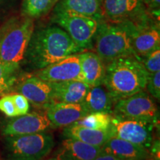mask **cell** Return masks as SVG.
Here are the masks:
<instances>
[{
  "mask_svg": "<svg viewBox=\"0 0 160 160\" xmlns=\"http://www.w3.org/2000/svg\"><path fill=\"white\" fill-rule=\"evenodd\" d=\"M81 52L62 28L52 25L33 31L24 60L31 68L38 71Z\"/></svg>",
  "mask_w": 160,
  "mask_h": 160,
  "instance_id": "1",
  "label": "cell"
},
{
  "mask_svg": "<svg viewBox=\"0 0 160 160\" xmlns=\"http://www.w3.org/2000/svg\"><path fill=\"white\" fill-rule=\"evenodd\" d=\"M149 75L141 61L126 56L106 65L102 85L117 101L145 91Z\"/></svg>",
  "mask_w": 160,
  "mask_h": 160,
  "instance_id": "2",
  "label": "cell"
},
{
  "mask_svg": "<svg viewBox=\"0 0 160 160\" xmlns=\"http://www.w3.org/2000/svg\"><path fill=\"white\" fill-rule=\"evenodd\" d=\"M33 31V19L25 16L10 19L0 28V64L10 74L17 76Z\"/></svg>",
  "mask_w": 160,
  "mask_h": 160,
  "instance_id": "3",
  "label": "cell"
},
{
  "mask_svg": "<svg viewBox=\"0 0 160 160\" xmlns=\"http://www.w3.org/2000/svg\"><path fill=\"white\" fill-rule=\"evenodd\" d=\"M137 25L130 21L112 22L103 19L96 34L93 48L105 65L117 58L133 55L132 38Z\"/></svg>",
  "mask_w": 160,
  "mask_h": 160,
  "instance_id": "4",
  "label": "cell"
},
{
  "mask_svg": "<svg viewBox=\"0 0 160 160\" xmlns=\"http://www.w3.org/2000/svg\"><path fill=\"white\" fill-rule=\"evenodd\" d=\"M53 135L46 132L24 135L5 136V160H44L54 147Z\"/></svg>",
  "mask_w": 160,
  "mask_h": 160,
  "instance_id": "5",
  "label": "cell"
},
{
  "mask_svg": "<svg viewBox=\"0 0 160 160\" xmlns=\"http://www.w3.org/2000/svg\"><path fill=\"white\" fill-rule=\"evenodd\" d=\"M53 12L52 21L62 28L82 51L93 48L96 34L103 19L79 14L59 4Z\"/></svg>",
  "mask_w": 160,
  "mask_h": 160,
  "instance_id": "6",
  "label": "cell"
},
{
  "mask_svg": "<svg viewBox=\"0 0 160 160\" xmlns=\"http://www.w3.org/2000/svg\"><path fill=\"white\" fill-rule=\"evenodd\" d=\"M103 18L112 22L130 21L142 25L151 21L143 0H103Z\"/></svg>",
  "mask_w": 160,
  "mask_h": 160,
  "instance_id": "7",
  "label": "cell"
},
{
  "mask_svg": "<svg viewBox=\"0 0 160 160\" xmlns=\"http://www.w3.org/2000/svg\"><path fill=\"white\" fill-rule=\"evenodd\" d=\"M155 122L145 119H123L113 117L111 130L113 137L149 148L153 145Z\"/></svg>",
  "mask_w": 160,
  "mask_h": 160,
  "instance_id": "8",
  "label": "cell"
},
{
  "mask_svg": "<svg viewBox=\"0 0 160 160\" xmlns=\"http://www.w3.org/2000/svg\"><path fill=\"white\" fill-rule=\"evenodd\" d=\"M113 113L123 119H145L155 122L157 108L153 100L145 91L116 101Z\"/></svg>",
  "mask_w": 160,
  "mask_h": 160,
  "instance_id": "9",
  "label": "cell"
},
{
  "mask_svg": "<svg viewBox=\"0 0 160 160\" xmlns=\"http://www.w3.org/2000/svg\"><path fill=\"white\" fill-rule=\"evenodd\" d=\"M34 76L48 82L71 80L85 82L79 53L68 56L42 69L38 70Z\"/></svg>",
  "mask_w": 160,
  "mask_h": 160,
  "instance_id": "10",
  "label": "cell"
},
{
  "mask_svg": "<svg viewBox=\"0 0 160 160\" xmlns=\"http://www.w3.org/2000/svg\"><path fill=\"white\" fill-rule=\"evenodd\" d=\"M159 25L153 19L142 25H137V29L132 38L133 55L141 61L145 57L159 48Z\"/></svg>",
  "mask_w": 160,
  "mask_h": 160,
  "instance_id": "11",
  "label": "cell"
},
{
  "mask_svg": "<svg viewBox=\"0 0 160 160\" xmlns=\"http://www.w3.org/2000/svg\"><path fill=\"white\" fill-rule=\"evenodd\" d=\"M16 90L35 107L48 108L53 104L50 83L36 76L28 77L20 81Z\"/></svg>",
  "mask_w": 160,
  "mask_h": 160,
  "instance_id": "12",
  "label": "cell"
},
{
  "mask_svg": "<svg viewBox=\"0 0 160 160\" xmlns=\"http://www.w3.org/2000/svg\"><path fill=\"white\" fill-rule=\"evenodd\" d=\"M51 125L47 115L32 112L13 117L4 128L2 133L5 136L32 134L45 131Z\"/></svg>",
  "mask_w": 160,
  "mask_h": 160,
  "instance_id": "13",
  "label": "cell"
},
{
  "mask_svg": "<svg viewBox=\"0 0 160 160\" xmlns=\"http://www.w3.org/2000/svg\"><path fill=\"white\" fill-rule=\"evenodd\" d=\"M47 109L51 125L57 128L68 127L88 114L82 103H54Z\"/></svg>",
  "mask_w": 160,
  "mask_h": 160,
  "instance_id": "14",
  "label": "cell"
},
{
  "mask_svg": "<svg viewBox=\"0 0 160 160\" xmlns=\"http://www.w3.org/2000/svg\"><path fill=\"white\" fill-rule=\"evenodd\" d=\"M102 152L123 160H142L152 157L145 148L120 138L112 137L101 147Z\"/></svg>",
  "mask_w": 160,
  "mask_h": 160,
  "instance_id": "15",
  "label": "cell"
},
{
  "mask_svg": "<svg viewBox=\"0 0 160 160\" xmlns=\"http://www.w3.org/2000/svg\"><path fill=\"white\" fill-rule=\"evenodd\" d=\"M54 103H82L90 86L82 81H62L49 82Z\"/></svg>",
  "mask_w": 160,
  "mask_h": 160,
  "instance_id": "16",
  "label": "cell"
},
{
  "mask_svg": "<svg viewBox=\"0 0 160 160\" xmlns=\"http://www.w3.org/2000/svg\"><path fill=\"white\" fill-rule=\"evenodd\" d=\"M102 153L101 147L67 138L63 141L56 160H93Z\"/></svg>",
  "mask_w": 160,
  "mask_h": 160,
  "instance_id": "17",
  "label": "cell"
},
{
  "mask_svg": "<svg viewBox=\"0 0 160 160\" xmlns=\"http://www.w3.org/2000/svg\"><path fill=\"white\" fill-rule=\"evenodd\" d=\"M80 65L85 82L90 87L102 85L105 74L106 65L95 52L79 53Z\"/></svg>",
  "mask_w": 160,
  "mask_h": 160,
  "instance_id": "18",
  "label": "cell"
},
{
  "mask_svg": "<svg viewBox=\"0 0 160 160\" xmlns=\"http://www.w3.org/2000/svg\"><path fill=\"white\" fill-rule=\"evenodd\" d=\"M116 102L114 98L102 84L90 88L87 95L82 102L88 113H113Z\"/></svg>",
  "mask_w": 160,
  "mask_h": 160,
  "instance_id": "19",
  "label": "cell"
},
{
  "mask_svg": "<svg viewBox=\"0 0 160 160\" xmlns=\"http://www.w3.org/2000/svg\"><path fill=\"white\" fill-rule=\"evenodd\" d=\"M64 135L87 143L88 145L102 147L110 138L113 137L111 128L105 131L94 130L77 125H70L64 130Z\"/></svg>",
  "mask_w": 160,
  "mask_h": 160,
  "instance_id": "20",
  "label": "cell"
},
{
  "mask_svg": "<svg viewBox=\"0 0 160 160\" xmlns=\"http://www.w3.org/2000/svg\"><path fill=\"white\" fill-rule=\"evenodd\" d=\"M103 0H60L59 5L64 8L88 17L102 20Z\"/></svg>",
  "mask_w": 160,
  "mask_h": 160,
  "instance_id": "21",
  "label": "cell"
},
{
  "mask_svg": "<svg viewBox=\"0 0 160 160\" xmlns=\"http://www.w3.org/2000/svg\"><path fill=\"white\" fill-rule=\"evenodd\" d=\"M112 117H113L111 113H104V112L90 113L71 125H77L91 129L105 131L111 128Z\"/></svg>",
  "mask_w": 160,
  "mask_h": 160,
  "instance_id": "22",
  "label": "cell"
},
{
  "mask_svg": "<svg viewBox=\"0 0 160 160\" xmlns=\"http://www.w3.org/2000/svg\"><path fill=\"white\" fill-rule=\"evenodd\" d=\"M59 0H24L22 13L25 17L39 18L51 11Z\"/></svg>",
  "mask_w": 160,
  "mask_h": 160,
  "instance_id": "23",
  "label": "cell"
},
{
  "mask_svg": "<svg viewBox=\"0 0 160 160\" xmlns=\"http://www.w3.org/2000/svg\"><path fill=\"white\" fill-rule=\"evenodd\" d=\"M17 80V76L11 75L0 64V97L5 95L13 88Z\"/></svg>",
  "mask_w": 160,
  "mask_h": 160,
  "instance_id": "24",
  "label": "cell"
},
{
  "mask_svg": "<svg viewBox=\"0 0 160 160\" xmlns=\"http://www.w3.org/2000/svg\"><path fill=\"white\" fill-rule=\"evenodd\" d=\"M144 67L150 74L160 71V49L153 51L141 60Z\"/></svg>",
  "mask_w": 160,
  "mask_h": 160,
  "instance_id": "25",
  "label": "cell"
},
{
  "mask_svg": "<svg viewBox=\"0 0 160 160\" xmlns=\"http://www.w3.org/2000/svg\"><path fill=\"white\" fill-rule=\"evenodd\" d=\"M0 111L8 117H18L11 94H5L0 98Z\"/></svg>",
  "mask_w": 160,
  "mask_h": 160,
  "instance_id": "26",
  "label": "cell"
},
{
  "mask_svg": "<svg viewBox=\"0 0 160 160\" xmlns=\"http://www.w3.org/2000/svg\"><path fill=\"white\" fill-rule=\"evenodd\" d=\"M146 89L155 99H160V71L149 75Z\"/></svg>",
  "mask_w": 160,
  "mask_h": 160,
  "instance_id": "27",
  "label": "cell"
},
{
  "mask_svg": "<svg viewBox=\"0 0 160 160\" xmlns=\"http://www.w3.org/2000/svg\"><path fill=\"white\" fill-rule=\"evenodd\" d=\"M14 102L16 109L18 113V116L25 115L28 113L30 108V104L28 100L24 97L23 95L19 93L11 94Z\"/></svg>",
  "mask_w": 160,
  "mask_h": 160,
  "instance_id": "28",
  "label": "cell"
},
{
  "mask_svg": "<svg viewBox=\"0 0 160 160\" xmlns=\"http://www.w3.org/2000/svg\"><path fill=\"white\" fill-rule=\"evenodd\" d=\"M143 2L150 13L159 15L160 0H143Z\"/></svg>",
  "mask_w": 160,
  "mask_h": 160,
  "instance_id": "29",
  "label": "cell"
},
{
  "mask_svg": "<svg viewBox=\"0 0 160 160\" xmlns=\"http://www.w3.org/2000/svg\"><path fill=\"white\" fill-rule=\"evenodd\" d=\"M93 160H123V159H119V158L116 157L114 156L111 154H109V153H103V152H102L100 154L98 155L97 157Z\"/></svg>",
  "mask_w": 160,
  "mask_h": 160,
  "instance_id": "30",
  "label": "cell"
},
{
  "mask_svg": "<svg viewBox=\"0 0 160 160\" xmlns=\"http://www.w3.org/2000/svg\"><path fill=\"white\" fill-rule=\"evenodd\" d=\"M46 160H56L55 158H51V159H46Z\"/></svg>",
  "mask_w": 160,
  "mask_h": 160,
  "instance_id": "31",
  "label": "cell"
},
{
  "mask_svg": "<svg viewBox=\"0 0 160 160\" xmlns=\"http://www.w3.org/2000/svg\"><path fill=\"white\" fill-rule=\"evenodd\" d=\"M142 160H153V159H152L151 158H150V159H142Z\"/></svg>",
  "mask_w": 160,
  "mask_h": 160,
  "instance_id": "32",
  "label": "cell"
}]
</instances>
